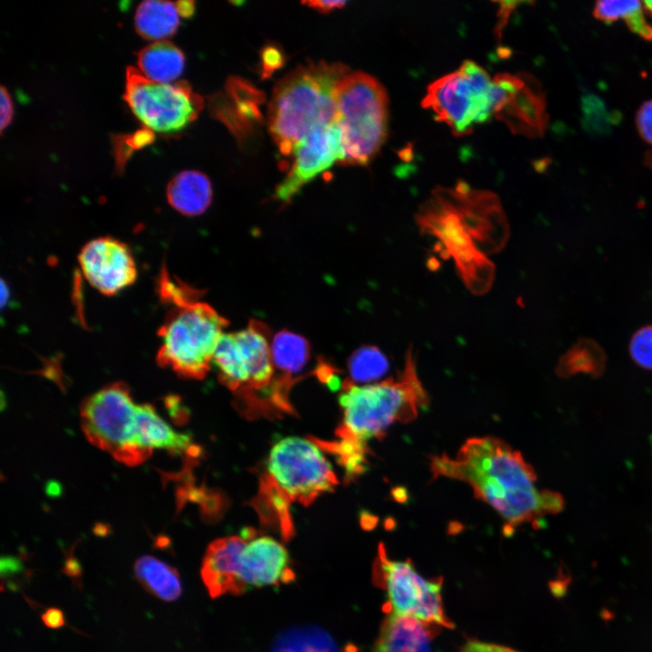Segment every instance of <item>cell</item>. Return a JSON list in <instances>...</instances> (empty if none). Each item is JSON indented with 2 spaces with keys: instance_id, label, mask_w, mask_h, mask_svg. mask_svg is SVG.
Listing matches in <instances>:
<instances>
[{
  "instance_id": "cell-1",
  "label": "cell",
  "mask_w": 652,
  "mask_h": 652,
  "mask_svg": "<svg viewBox=\"0 0 652 652\" xmlns=\"http://www.w3.org/2000/svg\"><path fill=\"white\" fill-rule=\"evenodd\" d=\"M420 232L436 240L466 288L484 294L492 287L494 265L489 255L508 238V224L499 197L465 181L435 188L416 216Z\"/></svg>"
},
{
  "instance_id": "cell-2",
  "label": "cell",
  "mask_w": 652,
  "mask_h": 652,
  "mask_svg": "<svg viewBox=\"0 0 652 652\" xmlns=\"http://www.w3.org/2000/svg\"><path fill=\"white\" fill-rule=\"evenodd\" d=\"M429 467L433 478L469 484L475 497L501 516L505 535L563 506L560 494L539 489L536 474L523 455L494 436L469 438L455 456H432Z\"/></svg>"
},
{
  "instance_id": "cell-3",
  "label": "cell",
  "mask_w": 652,
  "mask_h": 652,
  "mask_svg": "<svg viewBox=\"0 0 652 652\" xmlns=\"http://www.w3.org/2000/svg\"><path fill=\"white\" fill-rule=\"evenodd\" d=\"M349 73L342 63L320 62L300 65L273 89L268 110L271 136L283 156L316 127L336 118V92Z\"/></svg>"
},
{
  "instance_id": "cell-4",
  "label": "cell",
  "mask_w": 652,
  "mask_h": 652,
  "mask_svg": "<svg viewBox=\"0 0 652 652\" xmlns=\"http://www.w3.org/2000/svg\"><path fill=\"white\" fill-rule=\"evenodd\" d=\"M428 403L414 350L409 348L398 376L366 385L346 381L340 397L343 419L337 434L342 440L366 446L369 440L382 437L391 425L414 420Z\"/></svg>"
},
{
  "instance_id": "cell-5",
  "label": "cell",
  "mask_w": 652,
  "mask_h": 652,
  "mask_svg": "<svg viewBox=\"0 0 652 652\" xmlns=\"http://www.w3.org/2000/svg\"><path fill=\"white\" fill-rule=\"evenodd\" d=\"M227 325L225 317L197 299L172 305L158 331L157 362L181 377L205 378Z\"/></svg>"
},
{
  "instance_id": "cell-6",
  "label": "cell",
  "mask_w": 652,
  "mask_h": 652,
  "mask_svg": "<svg viewBox=\"0 0 652 652\" xmlns=\"http://www.w3.org/2000/svg\"><path fill=\"white\" fill-rule=\"evenodd\" d=\"M335 122L345 152L343 165H367L383 145L388 133V99L373 76L349 72L336 92Z\"/></svg>"
},
{
  "instance_id": "cell-7",
  "label": "cell",
  "mask_w": 652,
  "mask_h": 652,
  "mask_svg": "<svg viewBox=\"0 0 652 652\" xmlns=\"http://www.w3.org/2000/svg\"><path fill=\"white\" fill-rule=\"evenodd\" d=\"M137 408L129 387L122 382L106 385L81 405V424L87 439L128 465L143 463L152 452L140 443Z\"/></svg>"
},
{
  "instance_id": "cell-8",
  "label": "cell",
  "mask_w": 652,
  "mask_h": 652,
  "mask_svg": "<svg viewBox=\"0 0 652 652\" xmlns=\"http://www.w3.org/2000/svg\"><path fill=\"white\" fill-rule=\"evenodd\" d=\"M492 90L493 77L467 60L427 86L422 106L455 136H463L493 117Z\"/></svg>"
},
{
  "instance_id": "cell-9",
  "label": "cell",
  "mask_w": 652,
  "mask_h": 652,
  "mask_svg": "<svg viewBox=\"0 0 652 652\" xmlns=\"http://www.w3.org/2000/svg\"><path fill=\"white\" fill-rule=\"evenodd\" d=\"M373 580L387 596L388 614L415 618L437 628H454L442 598V579H426L410 560L389 559L380 543L373 564Z\"/></svg>"
},
{
  "instance_id": "cell-10",
  "label": "cell",
  "mask_w": 652,
  "mask_h": 652,
  "mask_svg": "<svg viewBox=\"0 0 652 652\" xmlns=\"http://www.w3.org/2000/svg\"><path fill=\"white\" fill-rule=\"evenodd\" d=\"M123 98L147 129L165 133L183 129L204 107L203 98L187 82H153L132 66L126 69Z\"/></svg>"
},
{
  "instance_id": "cell-11",
  "label": "cell",
  "mask_w": 652,
  "mask_h": 652,
  "mask_svg": "<svg viewBox=\"0 0 652 652\" xmlns=\"http://www.w3.org/2000/svg\"><path fill=\"white\" fill-rule=\"evenodd\" d=\"M268 478L291 502L312 503L338 484L331 465L315 443L288 436L276 443L267 462Z\"/></svg>"
},
{
  "instance_id": "cell-12",
  "label": "cell",
  "mask_w": 652,
  "mask_h": 652,
  "mask_svg": "<svg viewBox=\"0 0 652 652\" xmlns=\"http://www.w3.org/2000/svg\"><path fill=\"white\" fill-rule=\"evenodd\" d=\"M268 335V328L255 320L237 332H224L213 356L219 380L234 391L267 388L274 372Z\"/></svg>"
},
{
  "instance_id": "cell-13",
  "label": "cell",
  "mask_w": 652,
  "mask_h": 652,
  "mask_svg": "<svg viewBox=\"0 0 652 652\" xmlns=\"http://www.w3.org/2000/svg\"><path fill=\"white\" fill-rule=\"evenodd\" d=\"M493 117L513 134L543 137L549 123L541 82L528 72H502L493 77Z\"/></svg>"
},
{
  "instance_id": "cell-14",
  "label": "cell",
  "mask_w": 652,
  "mask_h": 652,
  "mask_svg": "<svg viewBox=\"0 0 652 652\" xmlns=\"http://www.w3.org/2000/svg\"><path fill=\"white\" fill-rule=\"evenodd\" d=\"M292 155L291 169L274 193V198L283 204L335 162L343 164L346 157L336 122L316 127L297 143Z\"/></svg>"
},
{
  "instance_id": "cell-15",
  "label": "cell",
  "mask_w": 652,
  "mask_h": 652,
  "mask_svg": "<svg viewBox=\"0 0 652 652\" xmlns=\"http://www.w3.org/2000/svg\"><path fill=\"white\" fill-rule=\"evenodd\" d=\"M89 283L101 293L111 296L135 283L137 265L130 248L111 236L89 241L78 256Z\"/></svg>"
},
{
  "instance_id": "cell-16",
  "label": "cell",
  "mask_w": 652,
  "mask_h": 652,
  "mask_svg": "<svg viewBox=\"0 0 652 652\" xmlns=\"http://www.w3.org/2000/svg\"><path fill=\"white\" fill-rule=\"evenodd\" d=\"M246 539L239 559L241 580L249 590L254 587L280 586L290 583L295 573L289 554L283 544L270 536L256 535L246 529Z\"/></svg>"
},
{
  "instance_id": "cell-17",
  "label": "cell",
  "mask_w": 652,
  "mask_h": 652,
  "mask_svg": "<svg viewBox=\"0 0 652 652\" xmlns=\"http://www.w3.org/2000/svg\"><path fill=\"white\" fill-rule=\"evenodd\" d=\"M245 542L244 536H228L217 539L208 545L200 574L212 599L225 594L238 595L246 592L239 572L240 554Z\"/></svg>"
},
{
  "instance_id": "cell-18",
  "label": "cell",
  "mask_w": 652,
  "mask_h": 652,
  "mask_svg": "<svg viewBox=\"0 0 652 652\" xmlns=\"http://www.w3.org/2000/svg\"><path fill=\"white\" fill-rule=\"evenodd\" d=\"M436 628L415 618L388 614L372 652H431Z\"/></svg>"
},
{
  "instance_id": "cell-19",
  "label": "cell",
  "mask_w": 652,
  "mask_h": 652,
  "mask_svg": "<svg viewBox=\"0 0 652 652\" xmlns=\"http://www.w3.org/2000/svg\"><path fill=\"white\" fill-rule=\"evenodd\" d=\"M167 199L175 210L184 216L201 215L212 200L211 182L199 171H182L168 182Z\"/></svg>"
},
{
  "instance_id": "cell-20",
  "label": "cell",
  "mask_w": 652,
  "mask_h": 652,
  "mask_svg": "<svg viewBox=\"0 0 652 652\" xmlns=\"http://www.w3.org/2000/svg\"><path fill=\"white\" fill-rule=\"evenodd\" d=\"M136 421L139 441L150 452L153 449H165L180 454L188 451L191 446L190 436L175 431L150 405L138 406Z\"/></svg>"
},
{
  "instance_id": "cell-21",
  "label": "cell",
  "mask_w": 652,
  "mask_h": 652,
  "mask_svg": "<svg viewBox=\"0 0 652 652\" xmlns=\"http://www.w3.org/2000/svg\"><path fill=\"white\" fill-rule=\"evenodd\" d=\"M137 58L139 70L153 82L171 83L184 70V53L167 40L157 41L142 48Z\"/></svg>"
},
{
  "instance_id": "cell-22",
  "label": "cell",
  "mask_w": 652,
  "mask_h": 652,
  "mask_svg": "<svg viewBox=\"0 0 652 652\" xmlns=\"http://www.w3.org/2000/svg\"><path fill=\"white\" fill-rule=\"evenodd\" d=\"M133 571L136 580L150 595L163 600L175 601L182 593L177 570L156 557L145 555L136 560Z\"/></svg>"
},
{
  "instance_id": "cell-23",
  "label": "cell",
  "mask_w": 652,
  "mask_h": 652,
  "mask_svg": "<svg viewBox=\"0 0 652 652\" xmlns=\"http://www.w3.org/2000/svg\"><path fill=\"white\" fill-rule=\"evenodd\" d=\"M271 357L273 369H278L282 377L273 382L289 388L291 378L300 373L309 360L310 345L302 336L283 330L271 341Z\"/></svg>"
},
{
  "instance_id": "cell-24",
  "label": "cell",
  "mask_w": 652,
  "mask_h": 652,
  "mask_svg": "<svg viewBox=\"0 0 652 652\" xmlns=\"http://www.w3.org/2000/svg\"><path fill=\"white\" fill-rule=\"evenodd\" d=\"M175 3L144 1L137 7L134 24L137 33L146 40L162 41L173 35L179 25Z\"/></svg>"
},
{
  "instance_id": "cell-25",
  "label": "cell",
  "mask_w": 652,
  "mask_h": 652,
  "mask_svg": "<svg viewBox=\"0 0 652 652\" xmlns=\"http://www.w3.org/2000/svg\"><path fill=\"white\" fill-rule=\"evenodd\" d=\"M271 652H339L332 637L315 625L291 627L280 632Z\"/></svg>"
},
{
  "instance_id": "cell-26",
  "label": "cell",
  "mask_w": 652,
  "mask_h": 652,
  "mask_svg": "<svg viewBox=\"0 0 652 652\" xmlns=\"http://www.w3.org/2000/svg\"><path fill=\"white\" fill-rule=\"evenodd\" d=\"M605 363L604 350L595 340L580 339L561 357L557 373L562 377L580 372L599 376L604 370Z\"/></svg>"
},
{
  "instance_id": "cell-27",
  "label": "cell",
  "mask_w": 652,
  "mask_h": 652,
  "mask_svg": "<svg viewBox=\"0 0 652 652\" xmlns=\"http://www.w3.org/2000/svg\"><path fill=\"white\" fill-rule=\"evenodd\" d=\"M352 383H367L383 377L389 369L387 357L378 347L363 346L356 350L348 360Z\"/></svg>"
},
{
  "instance_id": "cell-28",
  "label": "cell",
  "mask_w": 652,
  "mask_h": 652,
  "mask_svg": "<svg viewBox=\"0 0 652 652\" xmlns=\"http://www.w3.org/2000/svg\"><path fill=\"white\" fill-rule=\"evenodd\" d=\"M581 124L592 136L608 135L620 115L609 110L604 101L593 92H584L580 98Z\"/></svg>"
},
{
  "instance_id": "cell-29",
  "label": "cell",
  "mask_w": 652,
  "mask_h": 652,
  "mask_svg": "<svg viewBox=\"0 0 652 652\" xmlns=\"http://www.w3.org/2000/svg\"><path fill=\"white\" fill-rule=\"evenodd\" d=\"M643 8L640 1H597L593 8V16L607 24L614 23L635 14Z\"/></svg>"
},
{
  "instance_id": "cell-30",
  "label": "cell",
  "mask_w": 652,
  "mask_h": 652,
  "mask_svg": "<svg viewBox=\"0 0 652 652\" xmlns=\"http://www.w3.org/2000/svg\"><path fill=\"white\" fill-rule=\"evenodd\" d=\"M629 354L638 366L652 370V325L643 326L632 335Z\"/></svg>"
},
{
  "instance_id": "cell-31",
  "label": "cell",
  "mask_w": 652,
  "mask_h": 652,
  "mask_svg": "<svg viewBox=\"0 0 652 652\" xmlns=\"http://www.w3.org/2000/svg\"><path fill=\"white\" fill-rule=\"evenodd\" d=\"M636 126L640 138L652 145V100L643 102L638 108Z\"/></svg>"
},
{
  "instance_id": "cell-32",
  "label": "cell",
  "mask_w": 652,
  "mask_h": 652,
  "mask_svg": "<svg viewBox=\"0 0 652 652\" xmlns=\"http://www.w3.org/2000/svg\"><path fill=\"white\" fill-rule=\"evenodd\" d=\"M625 22L631 32L647 41H652V24L647 22L643 8L628 17Z\"/></svg>"
},
{
  "instance_id": "cell-33",
  "label": "cell",
  "mask_w": 652,
  "mask_h": 652,
  "mask_svg": "<svg viewBox=\"0 0 652 652\" xmlns=\"http://www.w3.org/2000/svg\"><path fill=\"white\" fill-rule=\"evenodd\" d=\"M460 652H519L515 649H513L511 647L497 645V644H492L487 642H482L478 640H469L467 641L463 647L461 648Z\"/></svg>"
},
{
  "instance_id": "cell-34",
  "label": "cell",
  "mask_w": 652,
  "mask_h": 652,
  "mask_svg": "<svg viewBox=\"0 0 652 652\" xmlns=\"http://www.w3.org/2000/svg\"><path fill=\"white\" fill-rule=\"evenodd\" d=\"M263 72L270 75L283 63V54L274 47L267 46L262 53Z\"/></svg>"
},
{
  "instance_id": "cell-35",
  "label": "cell",
  "mask_w": 652,
  "mask_h": 652,
  "mask_svg": "<svg viewBox=\"0 0 652 652\" xmlns=\"http://www.w3.org/2000/svg\"><path fill=\"white\" fill-rule=\"evenodd\" d=\"M14 116L13 101L5 86H1V133L11 123Z\"/></svg>"
},
{
  "instance_id": "cell-36",
  "label": "cell",
  "mask_w": 652,
  "mask_h": 652,
  "mask_svg": "<svg viewBox=\"0 0 652 652\" xmlns=\"http://www.w3.org/2000/svg\"><path fill=\"white\" fill-rule=\"evenodd\" d=\"M43 623L49 628L57 629L64 626L62 611L57 608H49L42 615Z\"/></svg>"
},
{
  "instance_id": "cell-37",
  "label": "cell",
  "mask_w": 652,
  "mask_h": 652,
  "mask_svg": "<svg viewBox=\"0 0 652 652\" xmlns=\"http://www.w3.org/2000/svg\"><path fill=\"white\" fill-rule=\"evenodd\" d=\"M345 1H306L302 4L321 14H327L346 5Z\"/></svg>"
},
{
  "instance_id": "cell-38",
  "label": "cell",
  "mask_w": 652,
  "mask_h": 652,
  "mask_svg": "<svg viewBox=\"0 0 652 652\" xmlns=\"http://www.w3.org/2000/svg\"><path fill=\"white\" fill-rule=\"evenodd\" d=\"M65 575L70 577L73 581H80L82 577V569L75 558L70 557L62 569Z\"/></svg>"
},
{
  "instance_id": "cell-39",
  "label": "cell",
  "mask_w": 652,
  "mask_h": 652,
  "mask_svg": "<svg viewBox=\"0 0 652 652\" xmlns=\"http://www.w3.org/2000/svg\"><path fill=\"white\" fill-rule=\"evenodd\" d=\"M517 4H520L519 2H499V5H501L500 8V21L499 25L497 29L498 35L501 34V30L505 24V22L507 21L509 14L512 13V11L514 10Z\"/></svg>"
},
{
  "instance_id": "cell-40",
  "label": "cell",
  "mask_w": 652,
  "mask_h": 652,
  "mask_svg": "<svg viewBox=\"0 0 652 652\" xmlns=\"http://www.w3.org/2000/svg\"><path fill=\"white\" fill-rule=\"evenodd\" d=\"M175 4L179 15L183 17H189L195 12V3L193 1H178Z\"/></svg>"
},
{
  "instance_id": "cell-41",
  "label": "cell",
  "mask_w": 652,
  "mask_h": 652,
  "mask_svg": "<svg viewBox=\"0 0 652 652\" xmlns=\"http://www.w3.org/2000/svg\"><path fill=\"white\" fill-rule=\"evenodd\" d=\"M1 284H2L1 304H2V307H4L9 299V289H8V287H6V284L4 281H2Z\"/></svg>"
},
{
  "instance_id": "cell-42",
  "label": "cell",
  "mask_w": 652,
  "mask_h": 652,
  "mask_svg": "<svg viewBox=\"0 0 652 652\" xmlns=\"http://www.w3.org/2000/svg\"><path fill=\"white\" fill-rule=\"evenodd\" d=\"M644 164L646 167L652 169V149H648L645 152Z\"/></svg>"
},
{
  "instance_id": "cell-43",
  "label": "cell",
  "mask_w": 652,
  "mask_h": 652,
  "mask_svg": "<svg viewBox=\"0 0 652 652\" xmlns=\"http://www.w3.org/2000/svg\"><path fill=\"white\" fill-rule=\"evenodd\" d=\"M643 9H645L647 13L652 14V1H644L642 2Z\"/></svg>"
}]
</instances>
